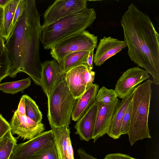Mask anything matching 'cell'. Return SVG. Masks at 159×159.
Wrapping results in <instances>:
<instances>
[{"label": "cell", "mask_w": 159, "mask_h": 159, "mask_svg": "<svg viewBox=\"0 0 159 159\" xmlns=\"http://www.w3.org/2000/svg\"><path fill=\"white\" fill-rule=\"evenodd\" d=\"M25 10L17 20L4 46L11 63L9 76L18 72L28 74L41 86V64L39 45L42 27L35 0H25Z\"/></svg>", "instance_id": "6da1fadb"}, {"label": "cell", "mask_w": 159, "mask_h": 159, "mask_svg": "<svg viewBox=\"0 0 159 159\" xmlns=\"http://www.w3.org/2000/svg\"><path fill=\"white\" fill-rule=\"evenodd\" d=\"M131 61L144 68L159 84V34L149 17L131 4L120 21Z\"/></svg>", "instance_id": "7a4b0ae2"}, {"label": "cell", "mask_w": 159, "mask_h": 159, "mask_svg": "<svg viewBox=\"0 0 159 159\" xmlns=\"http://www.w3.org/2000/svg\"><path fill=\"white\" fill-rule=\"evenodd\" d=\"M96 18L93 8L87 7L49 25L42 26L41 42L45 49L51 48L60 41L85 30Z\"/></svg>", "instance_id": "3957f363"}, {"label": "cell", "mask_w": 159, "mask_h": 159, "mask_svg": "<svg viewBox=\"0 0 159 159\" xmlns=\"http://www.w3.org/2000/svg\"><path fill=\"white\" fill-rule=\"evenodd\" d=\"M152 81L148 80L136 87L132 99V111L128 134L131 146L137 141L151 138L148 118Z\"/></svg>", "instance_id": "277c9868"}, {"label": "cell", "mask_w": 159, "mask_h": 159, "mask_svg": "<svg viewBox=\"0 0 159 159\" xmlns=\"http://www.w3.org/2000/svg\"><path fill=\"white\" fill-rule=\"evenodd\" d=\"M47 97V117L51 128L69 127L77 100L70 91L65 79L56 85Z\"/></svg>", "instance_id": "5b68a950"}, {"label": "cell", "mask_w": 159, "mask_h": 159, "mask_svg": "<svg viewBox=\"0 0 159 159\" xmlns=\"http://www.w3.org/2000/svg\"><path fill=\"white\" fill-rule=\"evenodd\" d=\"M98 37L88 31L71 35L60 41L50 49V53L57 62L71 53L82 51H90L97 46Z\"/></svg>", "instance_id": "8992f818"}, {"label": "cell", "mask_w": 159, "mask_h": 159, "mask_svg": "<svg viewBox=\"0 0 159 159\" xmlns=\"http://www.w3.org/2000/svg\"><path fill=\"white\" fill-rule=\"evenodd\" d=\"M55 145L52 129L43 131L26 142L16 144L9 159H27L40 151Z\"/></svg>", "instance_id": "52a82bcc"}, {"label": "cell", "mask_w": 159, "mask_h": 159, "mask_svg": "<svg viewBox=\"0 0 159 159\" xmlns=\"http://www.w3.org/2000/svg\"><path fill=\"white\" fill-rule=\"evenodd\" d=\"M85 0H56L50 5L43 14L42 26L53 23L87 8Z\"/></svg>", "instance_id": "ba28073f"}, {"label": "cell", "mask_w": 159, "mask_h": 159, "mask_svg": "<svg viewBox=\"0 0 159 159\" xmlns=\"http://www.w3.org/2000/svg\"><path fill=\"white\" fill-rule=\"evenodd\" d=\"M148 74L138 67L124 71L116 84L115 90L118 97L122 99L130 94L138 84L149 78Z\"/></svg>", "instance_id": "9c48e42d"}, {"label": "cell", "mask_w": 159, "mask_h": 159, "mask_svg": "<svg viewBox=\"0 0 159 159\" xmlns=\"http://www.w3.org/2000/svg\"><path fill=\"white\" fill-rule=\"evenodd\" d=\"M11 131L23 140L31 139L45 130L44 125L37 123L26 116H21L15 111L10 124Z\"/></svg>", "instance_id": "30bf717a"}, {"label": "cell", "mask_w": 159, "mask_h": 159, "mask_svg": "<svg viewBox=\"0 0 159 159\" xmlns=\"http://www.w3.org/2000/svg\"><path fill=\"white\" fill-rule=\"evenodd\" d=\"M41 67V86L47 96L56 85L65 79L66 74L54 59L43 62Z\"/></svg>", "instance_id": "8fae6325"}, {"label": "cell", "mask_w": 159, "mask_h": 159, "mask_svg": "<svg viewBox=\"0 0 159 159\" xmlns=\"http://www.w3.org/2000/svg\"><path fill=\"white\" fill-rule=\"evenodd\" d=\"M119 102L117 98L111 104L103 105L99 103L92 139L94 142L108 133L112 117Z\"/></svg>", "instance_id": "7c38bea8"}, {"label": "cell", "mask_w": 159, "mask_h": 159, "mask_svg": "<svg viewBox=\"0 0 159 159\" xmlns=\"http://www.w3.org/2000/svg\"><path fill=\"white\" fill-rule=\"evenodd\" d=\"M127 46L125 40H120L111 36H104L100 39L97 46L93 62L96 66H100Z\"/></svg>", "instance_id": "4fadbf2b"}, {"label": "cell", "mask_w": 159, "mask_h": 159, "mask_svg": "<svg viewBox=\"0 0 159 159\" xmlns=\"http://www.w3.org/2000/svg\"><path fill=\"white\" fill-rule=\"evenodd\" d=\"M99 105V102L95 100L75 125L74 127L76 130L75 134L79 136L81 140L89 141L92 139Z\"/></svg>", "instance_id": "5bb4252c"}, {"label": "cell", "mask_w": 159, "mask_h": 159, "mask_svg": "<svg viewBox=\"0 0 159 159\" xmlns=\"http://www.w3.org/2000/svg\"><path fill=\"white\" fill-rule=\"evenodd\" d=\"M51 128L58 159H75L69 127L64 126Z\"/></svg>", "instance_id": "9a60e30c"}, {"label": "cell", "mask_w": 159, "mask_h": 159, "mask_svg": "<svg viewBox=\"0 0 159 159\" xmlns=\"http://www.w3.org/2000/svg\"><path fill=\"white\" fill-rule=\"evenodd\" d=\"M87 67L86 65L78 66L68 71L65 75V79L69 89L76 100L79 98L87 89L84 84L82 76Z\"/></svg>", "instance_id": "2e32d148"}, {"label": "cell", "mask_w": 159, "mask_h": 159, "mask_svg": "<svg viewBox=\"0 0 159 159\" xmlns=\"http://www.w3.org/2000/svg\"><path fill=\"white\" fill-rule=\"evenodd\" d=\"M99 89L98 85L93 84L76 101L72 113V120L77 121L95 102Z\"/></svg>", "instance_id": "e0dca14e"}, {"label": "cell", "mask_w": 159, "mask_h": 159, "mask_svg": "<svg viewBox=\"0 0 159 159\" xmlns=\"http://www.w3.org/2000/svg\"><path fill=\"white\" fill-rule=\"evenodd\" d=\"M133 91L120 102L112 117L111 125L107 134L114 139H117L121 135L120 129L122 120L125 113L131 101Z\"/></svg>", "instance_id": "ac0fdd59"}, {"label": "cell", "mask_w": 159, "mask_h": 159, "mask_svg": "<svg viewBox=\"0 0 159 159\" xmlns=\"http://www.w3.org/2000/svg\"><path fill=\"white\" fill-rule=\"evenodd\" d=\"M20 0H10L3 7L4 14L0 36L6 41L11 33L15 12Z\"/></svg>", "instance_id": "d6986e66"}, {"label": "cell", "mask_w": 159, "mask_h": 159, "mask_svg": "<svg viewBox=\"0 0 159 159\" xmlns=\"http://www.w3.org/2000/svg\"><path fill=\"white\" fill-rule=\"evenodd\" d=\"M90 51L75 52L66 56L58 62L63 72L66 74L75 67L82 65H86L87 58Z\"/></svg>", "instance_id": "ffe728a7"}, {"label": "cell", "mask_w": 159, "mask_h": 159, "mask_svg": "<svg viewBox=\"0 0 159 159\" xmlns=\"http://www.w3.org/2000/svg\"><path fill=\"white\" fill-rule=\"evenodd\" d=\"M16 144L17 138L9 131L0 140V159H9Z\"/></svg>", "instance_id": "44dd1931"}, {"label": "cell", "mask_w": 159, "mask_h": 159, "mask_svg": "<svg viewBox=\"0 0 159 159\" xmlns=\"http://www.w3.org/2000/svg\"><path fill=\"white\" fill-rule=\"evenodd\" d=\"M31 80L30 77L12 82L0 84V90L5 93L13 94L21 92L30 86Z\"/></svg>", "instance_id": "7402d4cb"}, {"label": "cell", "mask_w": 159, "mask_h": 159, "mask_svg": "<svg viewBox=\"0 0 159 159\" xmlns=\"http://www.w3.org/2000/svg\"><path fill=\"white\" fill-rule=\"evenodd\" d=\"M22 96L25 101L26 116L36 122H41L42 114L35 102L26 94Z\"/></svg>", "instance_id": "603a6c76"}, {"label": "cell", "mask_w": 159, "mask_h": 159, "mask_svg": "<svg viewBox=\"0 0 159 159\" xmlns=\"http://www.w3.org/2000/svg\"><path fill=\"white\" fill-rule=\"evenodd\" d=\"M118 97L115 90L108 89L103 86L99 89L96 100L102 104L108 105L114 102Z\"/></svg>", "instance_id": "cb8c5ba5"}, {"label": "cell", "mask_w": 159, "mask_h": 159, "mask_svg": "<svg viewBox=\"0 0 159 159\" xmlns=\"http://www.w3.org/2000/svg\"><path fill=\"white\" fill-rule=\"evenodd\" d=\"M11 63L5 46L0 54V82L9 75Z\"/></svg>", "instance_id": "d4e9b609"}, {"label": "cell", "mask_w": 159, "mask_h": 159, "mask_svg": "<svg viewBox=\"0 0 159 159\" xmlns=\"http://www.w3.org/2000/svg\"><path fill=\"white\" fill-rule=\"evenodd\" d=\"M27 159H58V158L55 145L52 147L40 151Z\"/></svg>", "instance_id": "484cf974"}, {"label": "cell", "mask_w": 159, "mask_h": 159, "mask_svg": "<svg viewBox=\"0 0 159 159\" xmlns=\"http://www.w3.org/2000/svg\"><path fill=\"white\" fill-rule=\"evenodd\" d=\"M132 108L131 100L125 113L122 120L120 129L121 135L128 134L131 117Z\"/></svg>", "instance_id": "4316f807"}, {"label": "cell", "mask_w": 159, "mask_h": 159, "mask_svg": "<svg viewBox=\"0 0 159 159\" xmlns=\"http://www.w3.org/2000/svg\"><path fill=\"white\" fill-rule=\"evenodd\" d=\"M95 72L88 67L83 74V80L84 85L87 89L93 83L95 78Z\"/></svg>", "instance_id": "83f0119b"}, {"label": "cell", "mask_w": 159, "mask_h": 159, "mask_svg": "<svg viewBox=\"0 0 159 159\" xmlns=\"http://www.w3.org/2000/svg\"><path fill=\"white\" fill-rule=\"evenodd\" d=\"M25 0H20L14 15L11 32L13 30L18 19L23 15L25 10Z\"/></svg>", "instance_id": "f1b7e54d"}, {"label": "cell", "mask_w": 159, "mask_h": 159, "mask_svg": "<svg viewBox=\"0 0 159 159\" xmlns=\"http://www.w3.org/2000/svg\"><path fill=\"white\" fill-rule=\"evenodd\" d=\"M10 130V124L0 114V140Z\"/></svg>", "instance_id": "f546056e"}, {"label": "cell", "mask_w": 159, "mask_h": 159, "mask_svg": "<svg viewBox=\"0 0 159 159\" xmlns=\"http://www.w3.org/2000/svg\"><path fill=\"white\" fill-rule=\"evenodd\" d=\"M103 159H138L134 158L127 155L120 153L107 155Z\"/></svg>", "instance_id": "4dcf8cb0"}, {"label": "cell", "mask_w": 159, "mask_h": 159, "mask_svg": "<svg viewBox=\"0 0 159 159\" xmlns=\"http://www.w3.org/2000/svg\"><path fill=\"white\" fill-rule=\"evenodd\" d=\"M24 100L22 96L20 101L18 108L16 111L19 115L21 116H26Z\"/></svg>", "instance_id": "1f68e13d"}, {"label": "cell", "mask_w": 159, "mask_h": 159, "mask_svg": "<svg viewBox=\"0 0 159 159\" xmlns=\"http://www.w3.org/2000/svg\"><path fill=\"white\" fill-rule=\"evenodd\" d=\"M94 49H92L89 52L87 58L86 65L91 70H92L93 67V62Z\"/></svg>", "instance_id": "d6a6232c"}, {"label": "cell", "mask_w": 159, "mask_h": 159, "mask_svg": "<svg viewBox=\"0 0 159 159\" xmlns=\"http://www.w3.org/2000/svg\"><path fill=\"white\" fill-rule=\"evenodd\" d=\"M3 7L0 6V32L1 30L3 18Z\"/></svg>", "instance_id": "836d02e7"}, {"label": "cell", "mask_w": 159, "mask_h": 159, "mask_svg": "<svg viewBox=\"0 0 159 159\" xmlns=\"http://www.w3.org/2000/svg\"><path fill=\"white\" fill-rule=\"evenodd\" d=\"M5 40L0 36V54L2 53L4 47Z\"/></svg>", "instance_id": "e575fe53"}, {"label": "cell", "mask_w": 159, "mask_h": 159, "mask_svg": "<svg viewBox=\"0 0 159 159\" xmlns=\"http://www.w3.org/2000/svg\"><path fill=\"white\" fill-rule=\"evenodd\" d=\"M10 0H0V6L4 7Z\"/></svg>", "instance_id": "d590c367"}, {"label": "cell", "mask_w": 159, "mask_h": 159, "mask_svg": "<svg viewBox=\"0 0 159 159\" xmlns=\"http://www.w3.org/2000/svg\"></svg>", "instance_id": "8d00e7d4"}]
</instances>
